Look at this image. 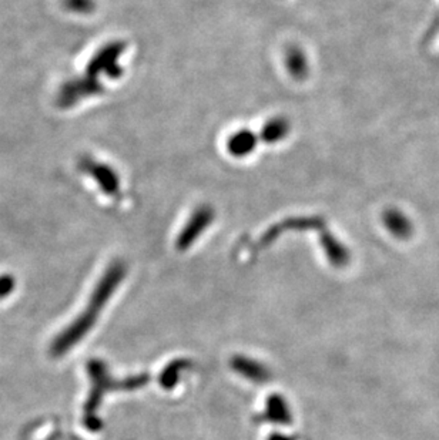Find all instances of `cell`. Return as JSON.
Segmentation results:
<instances>
[{"instance_id": "1", "label": "cell", "mask_w": 439, "mask_h": 440, "mask_svg": "<svg viewBox=\"0 0 439 440\" xmlns=\"http://www.w3.org/2000/svg\"><path fill=\"white\" fill-rule=\"evenodd\" d=\"M123 275H124V267L120 262L113 264L107 270L104 277L97 284L93 297L87 305V309L70 327H67L51 344V355L54 357L64 355L69 349L76 347L81 338L87 335V332L96 324L99 312L103 309V307L111 297L113 291L121 281Z\"/></svg>"}, {"instance_id": "2", "label": "cell", "mask_w": 439, "mask_h": 440, "mask_svg": "<svg viewBox=\"0 0 439 440\" xmlns=\"http://www.w3.org/2000/svg\"><path fill=\"white\" fill-rule=\"evenodd\" d=\"M126 50V43L113 41L103 46L89 61L86 74L99 78L100 74H106L110 78H118L123 74V67L118 60Z\"/></svg>"}, {"instance_id": "3", "label": "cell", "mask_w": 439, "mask_h": 440, "mask_svg": "<svg viewBox=\"0 0 439 440\" xmlns=\"http://www.w3.org/2000/svg\"><path fill=\"white\" fill-rule=\"evenodd\" d=\"M100 93H103V86L100 84L99 78L86 74V77L73 78L64 83L59 91L57 103L60 107L67 108L76 106L80 100L97 96Z\"/></svg>"}, {"instance_id": "4", "label": "cell", "mask_w": 439, "mask_h": 440, "mask_svg": "<svg viewBox=\"0 0 439 440\" xmlns=\"http://www.w3.org/2000/svg\"><path fill=\"white\" fill-rule=\"evenodd\" d=\"M79 167L97 183L104 194L110 197H117L120 194L118 174L110 165L99 163L90 157H83L79 163Z\"/></svg>"}, {"instance_id": "5", "label": "cell", "mask_w": 439, "mask_h": 440, "mask_svg": "<svg viewBox=\"0 0 439 440\" xmlns=\"http://www.w3.org/2000/svg\"><path fill=\"white\" fill-rule=\"evenodd\" d=\"M213 220H214V210L211 207L203 205L197 208L191 214L183 231L180 232L177 247L180 250L188 248L206 231V228L213 222Z\"/></svg>"}, {"instance_id": "6", "label": "cell", "mask_w": 439, "mask_h": 440, "mask_svg": "<svg viewBox=\"0 0 439 440\" xmlns=\"http://www.w3.org/2000/svg\"><path fill=\"white\" fill-rule=\"evenodd\" d=\"M383 222L385 228L398 240H408L414 232L411 220L400 210L390 208L384 213Z\"/></svg>"}, {"instance_id": "7", "label": "cell", "mask_w": 439, "mask_h": 440, "mask_svg": "<svg viewBox=\"0 0 439 440\" xmlns=\"http://www.w3.org/2000/svg\"><path fill=\"white\" fill-rule=\"evenodd\" d=\"M256 145H257V135L247 128L236 131L227 140L228 153L237 158L247 157L248 154H251L256 150Z\"/></svg>"}, {"instance_id": "8", "label": "cell", "mask_w": 439, "mask_h": 440, "mask_svg": "<svg viewBox=\"0 0 439 440\" xmlns=\"http://www.w3.org/2000/svg\"><path fill=\"white\" fill-rule=\"evenodd\" d=\"M321 242L324 245L326 254L330 262L335 267H345L350 262V252L347 247H344L333 234L328 232L327 228L323 230Z\"/></svg>"}, {"instance_id": "9", "label": "cell", "mask_w": 439, "mask_h": 440, "mask_svg": "<svg viewBox=\"0 0 439 440\" xmlns=\"http://www.w3.org/2000/svg\"><path fill=\"white\" fill-rule=\"evenodd\" d=\"M290 130H291V124L287 118L274 117L263 126L260 131V138L267 144L280 143L290 134Z\"/></svg>"}, {"instance_id": "10", "label": "cell", "mask_w": 439, "mask_h": 440, "mask_svg": "<svg viewBox=\"0 0 439 440\" xmlns=\"http://www.w3.org/2000/svg\"><path fill=\"white\" fill-rule=\"evenodd\" d=\"M286 64L288 73L296 80H304L308 74V61L304 51L300 47H290L286 56Z\"/></svg>"}, {"instance_id": "11", "label": "cell", "mask_w": 439, "mask_h": 440, "mask_svg": "<svg viewBox=\"0 0 439 440\" xmlns=\"http://www.w3.org/2000/svg\"><path fill=\"white\" fill-rule=\"evenodd\" d=\"M63 4L69 11H73L77 14L91 13L96 6L94 0H63Z\"/></svg>"}, {"instance_id": "12", "label": "cell", "mask_w": 439, "mask_h": 440, "mask_svg": "<svg viewBox=\"0 0 439 440\" xmlns=\"http://www.w3.org/2000/svg\"><path fill=\"white\" fill-rule=\"evenodd\" d=\"M16 287V281L11 275H1L0 277V300L6 298Z\"/></svg>"}]
</instances>
